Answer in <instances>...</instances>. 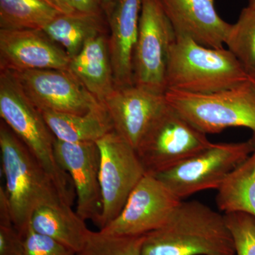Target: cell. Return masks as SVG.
Returning a JSON list of instances; mask_svg holds the SVG:
<instances>
[{
    "label": "cell",
    "mask_w": 255,
    "mask_h": 255,
    "mask_svg": "<svg viewBox=\"0 0 255 255\" xmlns=\"http://www.w3.org/2000/svg\"><path fill=\"white\" fill-rule=\"evenodd\" d=\"M55 157L70 176L77 199L76 212L100 226L102 213L100 153L96 142L70 143L55 139Z\"/></svg>",
    "instance_id": "12"
},
{
    "label": "cell",
    "mask_w": 255,
    "mask_h": 255,
    "mask_svg": "<svg viewBox=\"0 0 255 255\" xmlns=\"http://www.w3.org/2000/svg\"><path fill=\"white\" fill-rule=\"evenodd\" d=\"M164 96L172 108L206 135L228 128H246L251 130L255 143V83L251 78L212 93L168 90Z\"/></svg>",
    "instance_id": "5"
},
{
    "label": "cell",
    "mask_w": 255,
    "mask_h": 255,
    "mask_svg": "<svg viewBox=\"0 0 255 255\" xmlns=\"http://www.w3.org/2000/svg\"></svg>",
    "instance_id": "33"
},
{
    "label": "cell",
    "mask_w": 255,
    "mask_h": 255,
    "mask_svg": "<svg viewBox=\"0 0 255 255\" xmlns=\"http://www.w3.org/2000/svg\"><path fill=\"white\" fill-rule=\"evenodd\" d=\"M249 75L250 78H251V80H253V81L255 83V73L249 74Z\"/></svg>",
    "instance_id": "32"
},
{
    "label": "cell",
    "mask_w": 255,
    "mask_h": 255,
    "mask_svg": "<svg viewBox=\"0 0 255 255\" xmlns=\"http://www.w3.org/2000/svg\"><path fill=\"white\" fill-rule=\"evenodd\" d=\"M75 9L87 14H101L102 0H71Z\"/></svg>",
    "instance_id": "28"
},
{
    "label": "cell",
    "mask_w": 255,
    "mask_h": 255,
    "mask_svg": "<svg viewBox=\"0 0 255 255\" xmlns=\"http://www.w3.org/2000/svg\"><path fill=\"white\" fill-rule=\"evenodd\" d=\"M0 117L51 178L64 202L73 206L75 188L55 157L54 135L41 112L28 98L14 75L6 70L0 73Z\"/></svg>",
    "instance_id": "4"
},
{
    "label": "cell",
    "mask_w": 255,
    "mask_h": 255,
    "mask_svg": "<svg viewBox=\"0 0 255 255\" xmlns=\"http://www.w3.org/2000/svg\"><path fill=\"white\" fill-rule=\"evenodd\" d=\"M207 135L167 103L136 149L146 174L164 172L212 145Z\"/></svg>",
    "instance_id": "7"
},
{
    "label": "cell",
    "mask_w": 255,
    "mask_h": 255,
    "mask_svg": "<svg viewBox=\"0 0 255 255\" xmlns=\"http://www.w3.org/2000/svg\"><path fill=\"white\" fill-rule=\"evenodd\" d=\"M60 14L46 0H0V30H43Z\"/></svg>",
    "instance_id": "22"
},
{
    "label": "cell",
    "mask_w": 255,
    "mask_h": 255,
    "mask_svg": "<svg viewBox=\"0 0 255 255\" xmlns=\"http://www.w3.org/2000/svg\"><path fill=\"white\" fill-rule=\"evenodd\" d=\"M55 139L70 143L96 142L113 131L103 104L83 114L41 112Z\"/></svg>",
    "instance_id": "19"
},
{
    "label": "cell",
    "mask_w": 255,
    "mask_h": 255,
    "mask_svg": "<svg viewBox=\"0 0 255 255\" xmlns=\"http://www.w3.org/2000/svg\"><path fill=\"white\" fill-rule=\"evenodd\" d=\"M23 255H76L71 250L28 227L23 236Z\"/></svg>",
    "instance_id": "27"
},
{
    "label": "cell",
    "mask_w": 255,
    "mask_h": 255,
    "mask_svg": "<svg viewBox=\"0 0 255 255\" xmlns=\"http://www.w3.org/2000/svg\"><path fill=\"white\" fill-rule=\"evenodd\" d=\"M43 31L66 52L70 59L81 51L87 42L105 33L101 14L79 11L60 14Z\"/></svg>",
    "instance_id": "20"
},
{
    "label": "cell",
    "mask_w": 255,
    "mask_h": 255,
    "mask_svg": "<svg viewBox=\"0 0 255 255\" xmlns=\"http://www.w3.org/2000/svg\"><path fill=\"white\" fill-rule=\"evenodd\" d=\"M223 215L236 255H255V217L241 212Z\"/></svg>",
    "instance_id": "25"
},
{
    "label": "cell",
    "mask_w": 255,
    "mask_h": 255,
    "mask_svg": "<svg viewBox=\"0 0 255 255\" xmlns=\"http://www.w3.org/2000/svg\"><path fill=\"white\" fill-rule=\"evenodd\" d=\"M96 143L100 153L102 230L119 216L146 172L136 150L114 130Z\"/></svg>",
    "instance_id": "9"
},
{
    "label": "cell",
    "mask_w": 255,
    "mask_h": 255,
    "mask_svg": "<svg viewBox=\"0 0 255 255\" xmlns=\"http://www.w3.org/2000/svg\"><path fill=\"white\" fill-rule=\"evenodd\" d=\"M227 49L236 56L248 74L255 73V9L247 6L232 24L226 39Z\"/></svg>",
    "instance_id": "23"
},
{
    "label": "cell",
    "mask_w": 255,
    "mask_h": 255,
    "mask_svg": "<svg viewBox=\"0 0 255 255\" xmlns=\"http://www.w3.org/2000/svg\"><path fill=\"white\" fill-rule=\"evenodd\" d=\"M176 38L160 0H142L133 57L134 85L165 93L167 63Z\"/></svg>",
    "instance_id": "8"
},
{
    "label": "cell",
    "mask_w": 255,
    "mask_h": 255,
    "mask_svg": "<svg viewBox=\"0 0 255 255\" xmlns=\"http://www.w3.org/2000/svg\"><path fill=\"white\" fill-rule=\"evenodd\" d=\"M29 226L35 232L52 238L76 254L85 246L92 231L76 211L64 203L37 209Z\"/></svg>",
    "instance_id": "18"
},
{
    "label": "cell",
    "mask_w": 255,
    "mask_h": 255,
    "mask_svg": "<svg viewBox=\"0 0 255 255\" xmlns=\"http://www.w3.org/2000/svg\"><path fill=\"white\" fill-rule=\"evenodd\" d=\"M224 215L198 201H181L162 227L147 233L141 255H232Z\"/></svg>",
    "instance_id": "1"
},
{
    "label": "cell",
    "mask_w": 255,
    "mask_h": 255,
    "mask_svg": "<svg viewBox=\"0 0 255 255\" xmlns=\"http://www.w3.org/2000/svg\"><path fill=\"white\" fill-rule=\"evenodd\" d=\"M46 1L60 14H72L77 11L74 8L71 0H46Z\"/></svg>",
    "instance_id": "29"
},
{
    "label": "cell",
    "mask_w": 255,
    "mask_h": 255,
    "mask_svg": "<svg viewBox=\"0 0 255 255\" xmlns=\"http://www.w3.org/2000/svg\"><path fill=\"white\" fill-rule=\"evenodd\" d=\"M23 238L15 228L4 188L0 187V255H23Z\"/></svg>",
    "instance_id": "26"
},
{
    "label": "cell",
    "mask_w": 255,
    "mask_h": 255,
    "mask_svg": "<svg viewBox=\"0 0 255 255\" xmlns=\"http://www.w3.org/2000/svg\"><path fill=\"white\" fill-rule=\"evenodd\" d=\"M102 9L107 14V17L110 14L111 11L113 9L114 6H115L116 3L118 0H102Z\"/></svg>",
    "instance_id": "30"
},
{
    "label": "cell",
    "mask_w": 255,
    "mask_h": 255,
    "mask_svg": "<svg viewBox=\"0 0 255 255\" xmlns=\"http://www.w3.org/2000/svg\"><path fill=\"white\" fill-rule=\"evenodd\" d=\"M182 201L155 176L145 174L119 216L100 231L119 236H145L162 227Z\"/></svg>",
    "instance_id": "10"
},
{
    "label": "cell",
    "mask_w": 255,
    "mask_h": 255,
    "mask_svg": "<svg viewBox=\"0 0 255 255\" xmlns=\"http://www.w3.org/2000/svg\"><path fill=\"white\" fill-rule=\"evenodd\" d=\"M177 35L223 48L232 24L220 16L214 0H160Z\"/></svg>",
    "instance_id": "15"
},
{
    "label": "cell",
    "mask_w": 255,
    "mask_h": 255,
    "mask_svg": "<svg viewBox=\"0 0 255 255\" xmlns=\"http://www.w3.org/2000/svg\"><path fill=\"white\" fill-rule=\"evenodd\" d=\"M70 58L41 29L0 30V70H68Z\"/></svg>",
    "instance_id": "14"
},
{
    "label": "cell",
    "mask_w": 255,
    "mask_h": 255,
    "mask_svg": "<svg viewBox=\"0 0 255 255\" xmlns=\"http://www.w3.org/2000/svg\"><path fill=\"white\" fill-rule=\"evenodd\" d=\"M11 73L41 112L83 114L102 104L68 70L48 69Z\"/></svg>",
    "instance_id": "11"
},
{
    "label": "cell",
    "mask_w": 255,
    "mask_h": 255,
    "mask_svg": "<svg viewBox=\"0 0 255 255\" xmlns=\"http://www.w3.org/2000/svg\"><path fill=\"white\" fill-rule=\"evenodd\" d=\"M0 152L10 214L15 228L23 237L37 209L65 203L50 176L2 121Z\"/></svg>",
    "instance_id": "2"
},
{
    "label": "cell",
    "mask_w": 255,
    "mask_h": 255,
    "mask_svg": "<svg viewBox=\"0 0 255 255\" xmlns=\"http://www.w3.org/2000/svg\"><path fill=\"white\" fill-rule=\"evenodd\" d=\"M248 6L255 9V0H248Z\"/></svg>",
    "instance_id": "31"
},
{
    "label": "cell",
    "mask_w": 255,
    "mask_h": 255,
    "mask_svg": "<svg viewBox=\"0 0 255 255\" xmlns=\"http://www.w3.org/2000/svg\"><path fill=\"white\" fill-rule=\"evenodd\" d=\"M142 0H118L109 15V50L116 88L131 86Z\"/></svg>",
    "instance_id": "16"
},
{
    "label": "cell",
    "mask_w": 255,
    "mask_h": 255,
    "mask_svg": "<svg viewBox=\"0 0 255 255\" xmlns=\"http://www.w3.org/2000/svg\"><path fill=\"white\" fill-rule=\"evenodd\" d=\"M144 238L91 231L85 246L76 255H141Z\"/></svg>",
    "instance_id": "24"
},
{
    "label": "cell",
    "mask_w": 255,
    "mask_h": 255,
    "mask_svg": "<svg viewBox=\"0 0 255 255\" xmlns=\"http://www.w3.org/2000/svg\"><path fill=\"white\" fill-rule=\"evenodd\" d=\"M68 70L103 104L116 89L105 33L87 42L81 51L70 59Z\"/></svg>",
    "instance_id": "17"
},
{
    "label": "cell",
    "mask_w": 255,
    "mask_h": 255,
    "mask_svg": "<svg viewBox=\"0 0 255 255\" xmlns=\"http://www.w3.org/2000/svg\"><path fill=\"white\" fill-rule=\"evenodd\" d=\"M114 130L136 150L137 146L167 105L164 94L133 85L116 88L103 102Z\"/></svg>",
    "instance_id": "13"
},
{
    "label": "cell",
    "mask_w": 255,
    "mask_h": 255,
    "mask_svg": "<svg viewBox=\"0 0 255 255\" xmlns=\"http://www.w3.org/2000/svg\"><path fill=\"white\" fill-rule=\"evenodd\" d=\"M249 79L246 69L227 48H210L177 35L167 63L166 91L212 93Z\"/></svg>",
    "instance_id": "3"
},
{
    "label": "cell",
    "mask_w": 255,
    "mask_h": 255,
    "mask_svg": "<svg viewBox=\"0 0 255 255\" xmlns=\"http://www.w3.org/2000/svg\"><path fill=\"white\" fill-rule=\"evenodd\" d=\"M255 150V143L251 138L245 142L213 143L154 176L182 200L201 191L217 190L228 175Z\"/></svg>",
    "instance_id": "6"
},
{
    "label": "cell",
    "mask_w": 255,
    "mask_h": 255,
    "mask_svg": "<svg viewBox=\"0 0 255 255\" xmlns=\"http://www.w3.org/2000/svg\"><path fill=\"white\" fill-rule=\"evenodd\" d=\"M216 204L226 213L255 217V150L234 169L217 189Z\"/></svg>",
    "instance_id": "21"
}]
</instances>
